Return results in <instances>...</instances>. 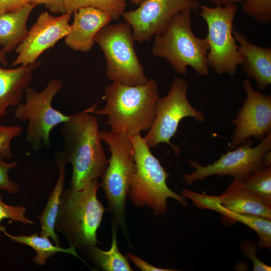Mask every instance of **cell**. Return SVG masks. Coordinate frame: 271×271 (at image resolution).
Listing matches in <instances>:
<instances>
[{
  "instance_id": "obj_23",
  "label": "cell",
  "mask_w": 271,
  "mask_h": 271,
  "mask_svg": "<svg viewBox=\"0 0 271 271\" xmlns=\"http://www.w3.org/2000/svg\"><path fill=\"white\" fill-rule=\"evenodd\" d=\"M116 226V224L112 226V242L109 250H103L96 245L85 248L87 249L89 256L95 264L102 270H132L127 258L123 256L118 248Z\"/></svg>"
},
{
  "instance_id": "obj_21",
  "label": "cell",
  "mask_w": 271,
  "mask_h": 271,
  "mask_svg": "<svg viewBox=\"0 0 271 271\" xmlns=\"http://www.w3.org/2000/svg\"><path fill=\"white\" fill-rule=\"evenodd\" d=\"M55 160L58 168L59 177L55 186L49 194L47 204L40 218L41 226L40 235L51 238L56 245L60 246L58 236L55 231V225L64 189L66 176L65 167L67 162L62 151L55 155Z\"/></svg>"
},
{
  "instance_id": "obj_20",
  "label": "cell",
  "mask_w": 271,
  "mask_h": 271,
  "mask_svg": "<svg viewBox=\"0 0 271 271\" xmlns=\"http://www.w3.org/2000/svg\"><path fill=\"white\" fill-rule=\"evenodd\" d=\"M37 5L28 3L15 11L0 14V51H12L25 39L28 31V18Z\"/></svg>"
},
{
  "instance_id": "obj_30",
  "label": "cell",
  "mask_w": 271,
  "mask_h": 271,
  "mask_svg": "<svg viewBox=\"0 0 271 271\" xmlns=\"http://www.w3.org/2000/svg\"><path fill=\"white\" fill-rule=\"evenodd\" d=\"M257 244L253 242L244 240L240 245L242 253L252 262L253 271H270L271 267L259 259L256 255Z\"/></svg>"
},
{
  "instance_id": "obj_26",
  "label": "cell",
  "mask_w": 271,
  "mask_h": 271,
  "mask_svg": "<svg viewBox=\"0 0 271 271\" xmlns=\"http://www.w3.org/2000/svg\"><path fill=\"white\" fill-rule=\"evenodd\" d=\"M242 10L262 25L271 22V0H243Z\"/></svg>"
},
{
  "instance_id": "obj_2",
  "label": "cell",
  "mask_w": 271,
  "mask_h": 271,
  "mask_svg": "<svg viewBox=\"0 0 271 271\" xmlns=\"http://www.w3.org/2000/svg\"><path fill=\"white\" fill-rule=\"evenodd\" d=\"M104 108L93 113L106 116L111 130L129 137L149 130L155 119L160 98L157 82L149 79L143 84L129 86L113 82L104 89Z\"/></svg>"
},
{
  "instance_id": "obj_4",
  "label": "cell",
  "mask_w": 271,
  "mask_h": 271,
  "mask_svg": "<svg viewBox=\"0 0 271 271\" xmlns=\"http://www.w3.org/2000/svg\"><path fill=\"white\" fill-rule=\"evenodd\" d=\"M192 11L183 10L175 15L164 32L154 37L152 52L166 59L175 72L186 75L191 67L199 76L209 73L206 38L196 37L192 30Z\"/></svg>"
},
{
  "instance_id": "obj_28",
  "label": "cell",
  "mask_w": 271,
  "mask_h": 271,
  "mask_svg": "<svg viewBox=\"0 0 271 271\" xmlns=\"http://www.w3.org/2000/svg\"><path fill=\"white\" fill-rule=\"evenodd\" d=\"M3 198L2 195L0 194V232L2 228L1 222L4 219H9L24 224H34L25 215L26 211L25 207L8 205L4 202Z\"/></svg>"
},
{
  "instance_id": "obj_9",
  "label": "cell",
  "mask_w": 271,
  "mask_h": 271,
  "mask_svg": "<svg viewBox=\"0 0 271 271\" xmlns=\"http://www.w3.org/2000/svg\"><path fill=\"white\" fill-rule=\"evenodd\" d=\"M63 87L62 81L57 79L49 81L40 92L29 86L25 91V102L20 103L15 110L14 117L17 120L29 121L26 140L35 151H39L43 145L49 148L53 128L71 117L52 105L53 98Z\"/></svg>"
},
{
  "instance_id": "obj_10",
  "label": "cell",
  "mask_w": 271,
  "mask_h": 271,
  "mask_svg": "<svg viewBox=\"0 0 271 271\" xmlns=\"http://www.w3.org/2000/svg\"><path fill=\"white\" fill-rule=\"evenodd\" d=\"M188 88V84L185 80L175 77L167 95L158 100L154 121L144 138L150 148L164 143L171 146L178 155L181 150L171 144L170 140L176 133L181 120L191 117L199 123L205 121L204 114L196 110L189 101Z\"/></svg>"
},
{
  "instance_id": "obj_22",
  "label": "cell",
  "mask_w": 271,
  "mask_h": 271,
  "mask_svg": "<svg viewBox=\"0 0 271 271\" xmlns=\"http://www.w3.org/2000/svg\"><path fill=\"white\" fill-rule=\"evenodd\" d=\"M1 231L12 241L33 248L36 252V255L32 258V260L37 265H45L48 258L58 252L73 255L87 264V263L78 255L74 246H70L67 248H62L59 245L53 244L48 237L39 235L37 233L31 235H12L9 234L4 227H2Z\"/></svg>"
},
{
  "instance_id": "obj_6",
  "label": "cell",
  "mask_w": 271,
  "mask_h": 271,
  "mask_svg": "<svg viewBox=\"0 0 271 271\" xmlns=\"http://www.w3.org/2000/svg\"><path fill=\"white\" fill-rule=\"evenodd\" d=\"M102 140L108 145L110 157L100 182L115 224L127 233L125 206L136 172L134 150L130 137L121 132L102 131Z\"/></svg>"
},
{
  "instance_id": "obj_14",
  "label": "cell",
  "mask_w": 271,
  "mask_h": 271,
  "mask_svg": "<svg viewBox=\"0 0 271 271\" xmlns=\"http://www.w3.org/2000/svg\"><path fill=\"white\" fill-rule=\"evenodd\" d=\"M71 15L67 13L55 17L48 12L40 14L23 41L16 49L17 56L12 66L34 63L46 50L52 47L70 32Z\"/></svg>"
},
{
  "instance_id": "obj_32",
  "label": "cell",
  "mask_w": 271,
  "mask_h": 271,
  "mask_svg": "<svg viewBox=\"0 0 271 271\" xmlns=\"http://www.w3.org/2000/svg\"><path fill=\"white\" fill-rule=\"evenodd\" d=\"M126 257L130 260L135 266L143 271H175V269L156 267L135 255L128 253Z\"/></svg>"
},
{
  "instance_id": "obj_1",
  "label": "cell",
  "mask_w": 271,
  "mask_h": 271,
  "mask_svg": "<svg viewBox=\"0 0 271 271\" xmlns=\"http://www.w3.org/2000/svg\"><path fill=\"white\" fill-rule=\"evenodd\" d=\"M96 105L71 115L60 130L64 141L63 155L72 166V189L81 190L101 178L108 164L97 119L89 114L94 112Z\"/></svg>"
},
{
  "instance_id": "obj_19",
  "label": "cell",
  "mask_w": 271,
  "mask_h": 271,
  "mask_svg": "<svg viewBox=\"0 0 271 271\" xmlns=\"http://www.w3.org/2000/svg\"><path fill=\"white\" fill-rule=\"evenodd\" d=\"M40 63L39 61L13 69L0 66V117L9 106L21 103L25 90L31 84L33 73Z\"/></svg>"
},
{
  "instance_id": "obj_5",
  "label": "cell",
  "mask_w": 271,
  "mask_h": 271,
  "mask_svg": "<svg viewBox=\"0 0 271 271\" xmlns=\"http://www.w3.org/2000/svg\"><path fill=\"white\" fill-rule=\"evenodd\" d=\"M134 150L136 172L128 196L136 206L151 208L155 215L167 211V199L176 200L183 206L188 205L186 198L171 190L166 183L169 177L160 161L151 153L140 134L130 137Z\"/></svg>"
},
{
  "instance_id": "obj_34",
  "label": "cell",
  "mask_w": 271,
  "mask_h": 271,
  "mask_svg": "<svg viewBox=\"0 0 271 271\" xmlns=\"http://www.w3.org/2000/svg\"><path fill=\"white\" fill-rule=\"evenodd\" d=\"M214 6H224L230 4H236L242 3L243 0H207Z\"/></svg>"
},
{
  "instance_id": "obj_18",
  "label": "cell",
  "mask_w": 271,
  "mask_h": 271,
  "mask_svg": "<svg viewBox=\"0 0 271 271\" xmlns=\"http://www.w3.org/2000/svg\"><path fill=\"white\" fill-rule=\"evenodd\" d=\"M182 195L190 199L197 207L210 209L221 214L231 220L240 222L253 230L258 236V246L261 248L271 246V219L263 217L231 212L212 200L209 195L183 189Z\"/></svg>"
},
{
  "instance_id": "obj_33",
  "label": "cell",
  "mask_w": 271,
  "mask_h": 271,
  "mask_svg": "<svg viewBox=\"0 0 271 271\" xmlns=\"http://www.w3.org/2000/svg\"><path fill=\"white\" fill-rule=\"evenodd\" d=\"M28 3V0H0V14L16 10Z\"/></svg>"
},
{
  "instance_id": "obj_36",
  "label": "cell",
  "mask_w": 271,
  "mask_h": 271,
  "mask_svg": "<svg viewBox=\"0 0 271 271\" xmlns=\"http://www.w3.org/2000/svg\"><path fill=\"white\" fill-rule=\"evenodd\" d=\"M0 63L4 66H6L8 63L6 53L0 51Z\"/></svg>"
},
{
  "instance_id": "obj_17",
  "label": "cell",
  "mask_w": 271,
  "mask_h": 271,
  "mask_svg": "<svg viewBox=\"0 0 271 271\" xmlns=\"http://www.w3.org/2000/svg\"><path fill=\"white\" fill-rule=\"evenodd\" d=\"M233 34L243 56L241 64L246 76L254 79L260 90H265L271 84V48L251 43L242 33L235 29Z\"/></svg>"
},
{
  "instance_id": "obj_15",
  "label": "cell",
  "mask_w": 271,
  "mask_h": 271,
  "mask_svg": "<svg viewBox=\"0 0 271 271\" xmlns=\"http://www.w3.org/2000/svg\"><path fill=\"white\" fill-rule=\"evenodd\" d=\"M74 19L65 44L75 51L87 52L93 47L98 32L112 20L106 13L92 7H84L73 13Z\"/></svg>"
},
{
  "instance_id": "obj_31",
  "label": "cell",
  "mask_w": 271,
  "mask_h": 271,
  "mask_svg": "<svg viewBox=\"0 0 271 271\" xmlns=\"http://www.w3.org/2000/svg\"><path fill=\"white\" fill-rule=\"evenodd\" d=\"M36 5L43 4L52 13L65 14V0H28Z\"/></svg>"
},
{
  "instance_id": "obj_7",
  "label": "cell",
  "mask_w": 271,
  "mask_h": 271,
  "mask_svg": "<svg viewBox=\"0 0 271 271\" xmlns=\"http://www.w3.org/2000/svg\"><path fill=\"white\" fill-rule=\"evenodd\" d=\"M106 60V74L113 82L134 86L143 84L148 78L136 50L132 31L127 22L107 25L94 38Z\"/></svg>"
},
{
  "instance_id": "obj_8",
  "label": "cell",
  "mask_w": 271,
  "mask_h": 271,
  "mask_svg": "<svg viewBox=\"0 0 271 271\" xmlns=\"http://www.w3.org/2000/svg\"><path fill=\"white\" fill-rule=\"evenodd\" d=\"M200 8L199 14L207 26L206 38L209 44L207 54L209 67L220 75H234L238 65L243 60L233 34L236 4L213 7L201 5Z\"/></svg>"
},
{
  "instance_id": "obj_16",
  "label": "cell",
  "mask_w": 271,
  "mask_h": 271,
  "mask_svg": "<svg viewBox=\"0 0 271 271\" xmlns=\"http://www.w3.org/2000/svg\"><path fill=\"white\" fill-rule=\"evenodd\" d=\"M209 197L231 212L271 219V206L250 192L243 181L234 179L221 195H209Z\"/></svg>"
},
{
  "instance_id": "obj_13",
  "label": "cell",
  "mask_w": 271,
  "mask_h": 271,
  "mask_svg": "<svg viewBox=\"0 0 271 271\" xmlns=\"http://www.w3.org/2000/svg\"><path fill=\"white\" fill-rule=\"evenodd\" d=\"M243 86L247 97L231 120L235 126L230 148L235 149L250 137L262 141L271 131V95L255 90L251 82L245 80Z\"/></svg>"
},
{
  "instance_id": "obj_12",
  "label": "cell",
  "mask_w": 271,
  "mask_h": 271,
  "mask_svg": "<svg viewBox=\"0 0 271 271\" xmlns=\"http://www.w3.org/2000/svg\"><path fill=\"white\" fill-rule=\"evenodd\" d=\"M200 5L197 0H145L138 8L124 12L121 16L130 25L135 41L143 43L163 33L178 13L196 11Z\"/></svg>"
},
{
  "instance_id": "obj_24",
  "label": "cell",
  "mask_w": 271,
  "mask_h": 271,
  "mask_svg": "<svg viewBox=\"0 0 271 271\" xmlns=\"http://www.w3.org/2000/svg\"><path fill=\"white\" fill-rule=\"evenodd\" d=\"M126 0H65V13L72 15L80 8L92 7L107 13L112 20H118L124 12Z\"/></svg>"
},
{
  "instance_id": "obj_11",
  "label": "cell",
  "mask_w": 271,
  "mask_h": 271,
  "mask_svg": "<svg viewBox=\"0 0 271 271\" xmlns=\"http://www.w3.org/2000/svg\"><path fill=\"white\" fill-rule=\"evenodd\" d=\"M252 144L253 141L248 139L235 150L228 151L218 160L205 166L196 161L187 160L195 171L185 174L182 180L185 181L187 186L216 175L219 177L228 176L243 181L253 172L264 167L263 156L271 149V131L257 146L252 147Z\"/></svg>"
},
{
  "instance_id": "obj_27",
  "label": "cell",
  "mask_w": 271,
  "mask_h": 271,
  "mask_svg": "<svg viewBox=\"0 0 271 271\" xmlns=\"http://www.w3.org/2000/svg\"><path fill=\"white\" fill-rule=\"evenodd\" d=\"M23 129V127L19 125H0V155L4 159H11L13 158L11 143L13 139L21 134Z\"/></svg>"
},
{
  "instance_id": "obj_37",
  "label": "cell",
  "mask_w": 271,
  "mask_h": 271,
  "mask_svg": "<svg viewBox=\"0 0 271 271\" xmlns=\"http://www.w3.org/2000/svg\"><path fill=\"white\" fill-rule=\"evenodd\" d=\"M145 0H130L131 3L137 5H140Z\"/></svg>"
},
{
  "instance_id": "obj_35",
  "label": "cell",
  "mask_w": 271,
  "mask_h": 271,
  "mask_svg": "<svg viewBox=\"0 0 271 271\" xmlns=\"http://www.w3.org/2000/svg\"><path fill=\"white\" fill-rule=\"evenodd\" d=\"M263 162L264 167L271 166V152L270 151L267 152L263 156Z\"/></svg>"
},
{
  "instance_id": "obj_3",
  "label": "cell",
  "mask_w": 271,
  "mask_h": 271,
  "mask_svg": "<svg viewBox=\"0 0 271 271\" xmlns=\"http://www.w3.org/2000/svg\"><path fill=\"white\" fill-rule=\"evenodd\" d=\"M100 182L95 180L81 190L63 192L55 228L67 238L70 246L85 248L96 245L97 230L107 210L97 198Z\"/></svg>"
},
{
  "instance_id": "obj_29",
  "label": "cell",
  "mask_w": 271,
  "mask_h": 271,
  "mask_svg": "<svg viewBox=\"0 0 271 271\" xmlns=\"http://www.w3.org/2000/svg\"><path fill=\"white\" fill-rule=\"evenodd\" d=\"M0 155V190H5L10 194H15L19 191V185L10 179L8 173L10 170L16 168L18 161L8 163Z\"/></svg>"
},
{
  "instance_id": "obj_25",
  "label": "cell",
  "mask_w": 271,
  "mask_h": 271,
  "mask_svg": "<svg viewBox=\"0 0 271 271\" xmlns=\"http://www.w3.org/2000/svg\"><path fill=\"white\" fill-rule=\"evenodd\" d=\"M243 182L250 192L271 206V166L253 172Z\"/></svg>"
}]
</instances>
